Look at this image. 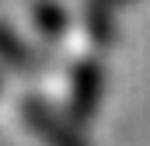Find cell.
Returning a JSON list of instances; mask_svg holds the SVG:
<instances>
[{
    "label": "cell",
    "instance_id": "cell-1",
    "mask_svg": "<svg viewBox=\"0 0 150 146\" xmlns=\"http://www.w3.org/2000/svg\"><path fill=\"white\" fill-rule=\"evenodd\" d=\"M14 115H18L21 132L35 146H87L84 136L70 125L74 118H67L63 111H52L42 98H21Z\"/></svg>",
    "mask_w": 150,
    "mask_h": 146
},
{
    "label": "cell",
    "instance_id": "cell-2",
    "mask_svg": "<svg viewBox=\"0 0 150 146\" xmlns=\"http://www.w3.org/2000/svg\"><path fill=\"white\" fill-rule=\"evenodd\" d=\"M98 94H101V70L94 59L80 56L67 66V77H63V87L56 94V105L67 118L74 122H87L94 115V105H98Z\"/></svg>",
    "mask_w": 150,
    "mask_h": 146
},
{
    "label": "cell",
    "instance_id": "cell-3",
    "mask_svg": "<svg viewBox=\"0 0 150 146\" xmlns=\"http://www.w3.org/2000/svg\"><path fill=\"white\" fill-rule=\"evenodd\" d=\"M0 66L4 70H21V73H35L38 70V59L32 56V49L7 25H0Z\"/></svg>",
    "mask_w": 150,
    "mask_h": 146
},
{
    "label": "cell",
    "instance_id": "cell-4",
    "mask_svg": "<svg viewBox=\"0 0 150 146\" xmlns=\"http://www.w3.org/2000/svg\"><path fill=\"white\" fill-rule=\"evenodd\" d=\"M32 25H35V32L42 38H59L67 32V21H63V11L52 4V0H35L32 4Z\"/></svg>",
    "mask_w": 150,
    "mask_h": 146
},
{
    "label": "cell",
    "instance_id": "cell-5",
    "mask_svg": "<svg viewBox=\"0 0 150 146\" xmlns=\"http://www.w3.org/2000/svg\"><path fill=\"white\" fill-rule=\"evenodd\" d=\"M4 73H7V70H4V66H0V84H4Z\"/></svg>",
    "mask_w": 150,
    "mask_h": 146
}]
</instances>
